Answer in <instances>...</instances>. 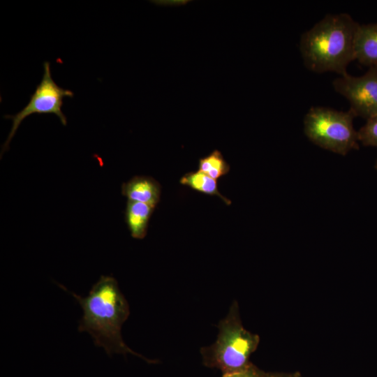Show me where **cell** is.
Here are the masks:
<instances>
[{"mask_svg":"<svg viewBox=\"0 0 377 377\" xmlns=\"http://www.w3.org/2000/svg\"><path fill=\"white\" fill-rule=\"evenodd\" d=\"M179 183L204 194L216 195L227 205L231 204V201L219 191L216 180L198 170L184 175L181 177Z\"/></svg>","mask_w":377,"mask_h":377,"instance_id":"30bf717a","label":"cell"},{"mask_svg":"<svg viewBox=\"0 0 377 377\" xmlns=\"http://www.w3.org/2000/svg\"><path fill=\"white\" fill-rule=\"evenodd\" d=\"M198 170L217 180L229 172L230 165L221 152L214 149L207 156L199 159Z\"/></svg>","mask_w":377,"mask_h":377,"instance_id":"8fae6325","label":"cell"},{"mask_svg":"<svg viewBox=\"0 0 377 377\" xmlns=\"http://www.w3.org/2000/svg\"><path fill=\"white\" fill-rule=\"evenodd\" d=\"M359 23L346 13L327 14L300 40V50L305 66L316 73H347L355 59V40Z\"/></svg>","mask_w":377,"mask_h":377,"instance_id":"7a4b0ae2","label":"cell"},{"mask_svg":"<svg viewBox=\"0 0 377 377\" xmlns=\"http://www.w3.org/2000/svg\"><path fill=\"white\" fill-rule=\"evenodd\" d=\"M334 89L349 102V110L367 120L377 115V66L362 75L348 73L332 81Z\"/></svg>","mask_w":377,"mask_h":377,"instance_id":"8992f818","label":"cell"},{"mask_svg":"<svg viewBox=\"0 0 377 377\" xmlns=\"http://www.w3.org/2000/svg\"><path fill=\"white\" fill-rule=\"evenodd\" d=\"M357 131L360 142L364 146L377 147V115L367 119Z\"/></svg>","mask_w":377,"mask_h":377,"instance_id":"7c38bea8","label":"cell"},{"mask_svg":"<svg viewBox=\"0 0 377 377\" xmlns=\"http://www.w3.org/2000/svg\"><path fill=\"white\" fill-rule=\"evenodd\" d=\"M80 305L83 315L77 330L87 332L98 347H102L111 356L114 353H131L148 363H155L134 352L124 342L121 329L130 314L129 305L119 288L117 280L111 276H101L88 295L82 297L59 284Z\"/></svg>","mask_w":377,"mask_h":377,"instance_id":"6da1fadb","label":"cell"},{"mask_svg":"<svg viewBox=\"0 0 377 377\" xmlns=\"http://www.w3.org/2000/svg\"><path fill=\"white\" fill-rule=\"evenodd\" d=\"M216 341L200 349L203 364L223 374L238 371L250 365L251 355L257 349L260 338L242 325L236 301L219 323Z\"/></svg>","mask_w":377,"mask_h":377,"instance_id":"3957f363","label":"cell"},{"mask_svg":"<svg viewBox=\"0 0 377 377\" xmlns=\"http://www.w3.org/2000/svg\"><path fill=\"white\" fill-rule=\"evenodd\" d=\"M375 168L377 170V160H376V163H375Z\"/></svg>","mask_w":377,"mask_h":377,"instance_id":"9a60e30c","label":"cell"},{"mask_svg":"<svg viewBox=\"0 0 377 377\" xmlns=\"http://www.w3.org/2000/svg\"><path fill=\"white\" fill-rule=\"evenodd\" d=\"M43 69L41 81L31 96L27 105L14 115L4 116V118L11 119L13 124L3 145L1 154L9 147V144L22 121L33 114H54L64 126L67 124L66 117L61 110L63 100L64 97L73 98L74 94L71 90L59 87L54 81L51 75L50 62L43 63Z\"/></svg>","mask_w":377,"mask_h":377,"instance_id":"5b68a950","label":"cell"},{"mask_svg":"<svg viewBox=\"0 0 377 377\" xmlns=\"http://www.w3.org/2000/svg\"><path fill=\"white\" fill-rule=\"evenodd\" d=\"M263 377H302L298 372L283 373V372H265Z\"/></svg>","mask_w":377,"mask_h":377,"instance_id":"5bb4252c","label":"cell"},{"mask_svg":"<svg viewBox=\"0 0 377 377\" xmlns=\"http://www.w3.org/2000/svg\"><path fill=\"white\" fill-rule=\"evenodd\" d=\"M264 371L253 364L245 369L232 373L223 374L222 377H263Z\"/></svg>","mask_w":377,"mask_h":377,"instance_id":"4fadbf2b","label":"cell"},{"mask_svg":"<svg viewBox=\"0 0 377 377\" xmlns=\"http://www.w3.org/2000/svg\"><path fill=\"white\" fill-rule=\"evenodd\" d=\"M161 188L154 178L135 176L121 186V193L128 200L149 205L154 207L160 201Z\"/></svg>","mask_w":377,"mask_h":377,"instance_id":"52a82bcc","label":"cell"},{"mask_svg":"<svg viewBox=\"0 0 377 377\" xmlns=\"http://www.w3.org/2000/svg\"><path fill=\"white\" fill-rule=\"evenodd\" d=\"M154 209L155 207L145 203L128 200L125 221L132 237L138 239L145 238Z\"/></svg>","mask_w":377,"mask_h":377,"instance_id":"9c48e42d","label":"cell"},{"mask_svg":"<svg viewBox=\"0 0 377 377\" xmlns=\"http://www.w3.org/2000/svg\"><path fill=\"white\" fill-rule=\"evenodd\" d=\"M355 59L369 67L377 66V23L359 24L355 40Z\"/></svg>","mask_w":377,"mask_h":377,"instance_id":"ba28073f","label":"cell"},{"mask_svg":"<svg viewBox=\"0 0 377 377\" xmlns=\"http://www.w3.org/2000/svg\"><path fill=\"white\" fill-rule=\"evenodd\" d=\"M354 117L349 110L344 112L323 106L311 107L304 118V131L317 146L345 156L359 149Z\"/></svg>","mask_w":377,"mask_h":377,"instance_id":"277c9868","label":"cell"}]
</instances>
